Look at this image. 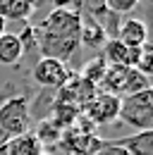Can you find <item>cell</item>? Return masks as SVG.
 Returning a JSON list of instances; mask_svg holds the SVG:
<instances>
[{
  "label": "cell",
  "instance_id": "obj_1",
  "mask_svg": "<svg viewBox=\"0 0 153 155\" xmlns=\"http://www.w3.org/2000/svg\"><path fill=\"white\" fill-rule=\"evenodd\" d=\"M31 96L15 93L0 105V131L7 138H15L29 131L31 127Z\"/></svg>",
  "mask_w": 153,
  "mask_h": 155
},
{
  "label": "cell",
  "instance_id": "obj_2",
  "mask_svg": "<svg viewBox=\"0 0 153 155\" xmlns=\"http://www.w3.org/2000/svg\"><path fill=\"white\" fill-rule=\"evenodd\" d=\"M136 131H153V91H141L120 98V117Z\"/></svg>",
  "mask_w": 153,
  "mask_h": 155
},
{
  "label": "cell",
  "instance_id": "obj_3",
  "mask_svg": "<svg viewBox=\"0 0 153 155\" xmlns=\"http://www.w3.org/2000/svg\"><path fill=\"white\" fill-rule=\"evenodd\" d=\"M79 115L86 117L93 127H103V124H113L115 119L120 117V98L110 96V93H96L81 110Z\"/></svg>",
  "mask_w": 153,
  "mask_h": 155
},
{
  "label": "cell",
  "instance_id": "obj_4",
  "mask_svg": "<svg viewBox=\"0 0 153 155\" xmlns=\"http://www.w3.org/2000/svg\"><path fill=\"white\" fill-rule=\"evenodd\" d=\"M31 77H34V81L41 88L57 91L70 79V69H67L65 62H57V60H50V58H38V62L31 69Z\"/></svg>",
  "mask_w": 153,
  "mask_h": 155
},
{
  "label": "cell",
  "instance_id": "obj_5",
  "mask_svg": "<svg viewBox=\"0 0 153 155\" xmlns=\"http://www.w3.org/2000/svg\"><path fill=\"white\" fill-rule=\"evenodd\" d=\"M115 38L120 41L122 45L127 48H144L148 43V26L136 17H124V21H120V29H117V36Z\"/></svg>",
  "mask_w": 153,
  "mask_h": 155
},
{
  "label": "cell",
  "instance_id": "obj_6",
  "mask_svg": "<svg viewBox=\"0 0 153 155\" xmlns=\"http://www.w3.org/2000/svg\"><path fill=\"white\" fill-rule=\"evenodd\" d=\"M115 148H122L127 155H153V131H139L127 138L108 141Z\"/></svg>",
  "mask_w": 153,
  "mask_h": 155
},
{
  "label": "cell",
  "instance_id": "obj_7",
  "mask_svg": "<svg viewBox=\"0 0 153 155\" xmlns=\"http://www.w3.org/2000/svg\"><path fill=\"white\" fill-rule=\"evenodd\" d=\"M24 48H22V41L17 34L12 31H5L0 36V64L5 67H17L19 62L24 60Z\"/></svg>",
  "mask_w": 153,
  "mask_h": 155
},
{
  "label": "cell",
  "instance_id": "obj_8",
  "mask_svg": "<svg viewBox=\"0 0 153 155\" xmlns=\"http://www.w3.org/2000/svg\"><path fill=\"white\" fill-rule=\"evenodd\" d=\"M36 10L38 5L29 0H0V17L5 21H26Z\"/></svg>",
  "mask_w": 153,
  "mask_h": 155
},
{
  "label": "cell",
  "instance_id": "obj_9",
  "mask_svg": "<svg viewBox=\"0 0 153 155\" xmlns=\"http://www.w3.org/2000/svg\"><path fill=\"white\" fill-rule=\"evenodd\" d=\"M5 153L7 155H41V153H46V148L38 143L34 131H26V134H22V136L7 138Z\"/></svg>",
  "mask_w": 153,
  "mask_h": 155
},
{
  "label": "cell",
  "instance_id": "obj_10",
  "mask_svg": "<svg viewBox=\"0 0 153 155\" xmlns=\"http://www.w3.org/2000/svg\"><path fill=\"white\" fill-rule=\"evenodd\" d=\"M100 50H103L100 58L105 60L108 67H132V48L122 45L117 38H108Z\"/></svg>",
  "mask_w": 153,
  "mask_h": 155
},
{
  "label": "cell",
  "instance_id": "obj_11",
  "mask_svg": "<svg viewBox=\"0 0 153 155\" xmlns=\"http://www.w3.org/2000/svg\"><path fill=\"white\" fill-rule=\"evenodd\" d=\"M105 31L96 24L93 19H89V17H81V29H79V45H86V48H91V50H98V48H103L105 45Z\"/></svg>",
  "mask_w": 153,
  "mask_h": 155
},
{
  "label": "cell",
  "instance_id": "obj_12",
  "mask_svg": "<svg viewBox=\"0 0 153 155\" xmlns=\"http://www.w3.org/2000/svg\"><path fill=\"white\" fill-rule=\"evenodd\" d=\"M151 88V79L144 77L141 72H136L134 67L127 69V77H124V86H122V96H134V93H141V91H148Z\"/></svg>",
  "mask_w": 153,
  "mask_h": 155
},
{
  "label": "cell",
  "instance_id": "obj_13",
  "mask_svg": "<svg viewBox=\"0 0 153 155\" xmlns=\"http://www.w3.org/2000/svg\"><path fill=\"white\" fill-rule=\"evenodd\" d=\"M60 129H57L55 124L46 117V119H41V124L36 127V131H34V136L38 138V143L46 148V146H55V143H60Z\"/></svg>",
  "mask_w": 153,
  "mask_h": 155
},
{
  "label": "cell",
  "instance_id": "obj_14",
  "mask_svg": "<svg viewBox=\"0 0 153 155\" xmlns=\"http://www.w3.org/2000/svg\"><path fill=\"white\" fill-rule=\"evenodd\" d=\"M105 69H108L105 60H103V58H93L86 67H84V69H81V77L86 79L91 86L98 88V84H100V79H103V74H105Z\"/></svg>",
  "mask_w": 153,
  "mask_h": 155
},
{
  "label": "cell",
  "instance_id": "obj_15",
  "mask_svg": "<svg viewBox=\"0 0 153 155\" xmlns=\"http://www.w3.org/2000/svg\"><path fill=\"white\" fill-rule=\"evenodd\" d=\"M134 69L141 72L144 77L151 79V74H153V48H151V43H146L144 48H139V55H136V62H134Z\"/></svg>",
  "mask_w": 153,
  "mask_h": 155
},
{
  "label": "cell",
  "instance_id": "obj_16",
  "mask_svg": "<svg viewBox=\"0 0 153 155\" xmlns=\"http://www.w3.org/2000/svg\"><path fill=\"white\" fill-rule=\"evenodd\" d=\"M136 5H139V0H105L108 12H113L115 17H124V15H129Z\"/></svg>",
  "mask_w": 153,
  "mask_h": 155
},
{
  "label": "cell",
  "instance_id": "obj_17",
  "mask_svg": "<svg viewBox=\"0 0 153 155\" xmlns=\"http://www.w3.org/2000/svg\"><path fill=\"white\" fill-rule=\"evenodd\" d=\"M10 96H15V91H12L10 86H7V88H0V105H2V103H5Z\"/></svg>",
  "mask_w": 153,
  "mask_h": 155
},
{
  "label": "cell",
  "instance_id": "obj_18",
  "mask_svg": "<svg viewBox=\"0 0 153 155\" xmlns=\"http://www.w3.org/2000/svg\"><path fill=\"white\" fill-rule=\"evenodd\" d=\"M5 24H7V21L2 19V17H0V36H2V34H5Z\"/></svg>",
  "mask_w": 153,
  "mask_h": 155
},
{
  "label": "cell",
  "instance_id": "obj_19",
  "mask_svg": "<svg viewBox=\"0 0 153 155\" xmlns=\"http://www.w3.org/2000/svg\"><path fill=\"white\" fill-rule=\"evenodd\" d=\"M5 143H7V136H5L2 131H0V146H5Z\"/></svg>",
  "mask_w": 153,
  "mask_h": 155
},
{
  "label": "cell",
  "instance_id": "obj_20",
  "mask_svg": "<svg viewBox=\"0 0 153 155\" xmlns=\"http://www.w3.org/2000/svg\"><path fill=\"white\" fill-rule=\"evenodd\" d=\"M41 155H50V153H41Z\"/></svg>",
  "mask_w": 153,
  "mask_h": 155
}]
</instances>
